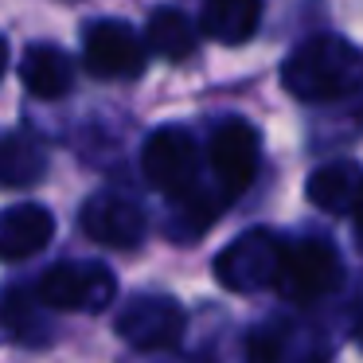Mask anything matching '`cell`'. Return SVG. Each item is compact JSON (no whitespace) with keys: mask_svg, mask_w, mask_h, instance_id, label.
Segmentation results:
<instances>
[{"mask_svg":"<svg viewBox=\"0 0 363 363\" xmlns=\"http://www.w3.org/2000/svg\"><path fill=\"white\" fill-rule=\"evenodd\" d=\"M35 293L59 313H102L118 297V277L102 262H59L40 277Z\"/></svg>","mask_w":363,"mask_h":363,"instance_id":"cell-5","label":"cell"},{"mask_svg":"<svg viewBox=\"0 0 363 363\" xmlns=\"http://www.w3.org/2000/svg\"><path fill=\"white\" fill-rule=\"evenodd\" d=\"M79 227L86 238H94L98 246H110V250H133V246L145 242V211L125 196H113V191H102V196H90L79 211Z\"/></svg>","mask_w":363,"mask_h":363,"instance_id":"cell-9","label":"cell"},{"mask_svg":"<svg viewBox=\"0 0 363 363\" xmlns=\"http://www.w3.org/2000/svg\"><path fill=\"white\" fill-rule=\"evenodd\" d=\"M20 82H24L28 94L51 102V98H63L74 86V63L67 51L51 48V43H35L20 59Z\"/></svg>","mask_w":363,"mask_h":363,"instance_id":"cell-13","label":"cell"},{"mask_svg":"<svg viewBox=\"0 0 363 363\" xmlns=\"http://www.w3.org/2000/svg\"><path fill=\"white\" fill-rule=\"evenodd\" d=\"M340 281H344V262H340L332 242L301 238V242L285 246L281 274H277V293L285 301L313 305V301H324L328 293H336Z\"/></svg>","mask_w":363,"mask_h":363,"instance_id":"cell-3","label":"cell"},{"mask_svg":"<svg viewBox=\"0 0 363 363\" xmlns=\"http://www.w3.org/2000/svg\"><path fill=\"white\" fill-rule=\"evenodd\" d=\"M352 215H355V235H359V238H363V199H359V207H355V211H352Z\"/></svg>","mask_w":363,"mask_h":363,"instance_id":"cell-19","label":"cell"},{"mask_svg":"<svg viewBox=\"0 0 363 363\" xmlns=\"http://www.w3.org/2000/svg\"><path fill=\"white\" fill-rule=\"evenodd\" d=\"M293 336L281 324H262V328L250 332V344H246V363H289L293 355Z\"/></svg>","mask_w":363,"mask_h":363,"instance_id":"cell-17","label":"cell"},{"mask_svg":"<svg viewBox=\"0 0 363 363\" xmlns=\"http://www.w3.org/2000/svg\"><path fill=\"white\" fill-rule=\"evenodd\" d=\"M308 203L328 215H352L363 199V164L355 160H332L320 164L305 184Z\"/></svg>","mask_w":363,"mask_h":363,"instance_id":"cell-11","label":"cell"},{"mask_svg":"<svg viewBox=\"0 0 363 363\" xmlns=\"http://www.w3.org/2000/svg\"><path fill=\"white\" fill-rule=\"evenodd\" d=\"M141 168L145 180L157 191H164L168 199L188 196L199 184V145L188 129L180 125H164L157 133H149L141 149Z\"/></svg>","mask_w":363,"mask_h":363,"instance_id":"cell-6","label":"cell"},{"mask_svg":"<svg viewBox=\"0 0 363 363\" xmlns=\"http://www.w3.org/2000/svg\"><path fill=\"white\" fill-rule=\"evenodd\" d=\"M55 238V219L40 203H12L0 211V262H24L48 250Z\"/></svg>","mask_w":363,"mask_h":363,"instance_id":"cell-10","label":"cell"},{"mask_svg":"<svg viewBox=\"0 0 363 363\" xmlns=\"http://www.w3.org/2000/svg\"><path fill=\"white\" fill-rule=\"evenodd\" d=\"M355 340H359V347H363V316H359V324H355Z\"/></svg>","mask_w":363,"mask_h":363,"instance_id":"cell-20","label":"cell"},{"mask_svg":"<svg viewBox=\"0 0 363 363\" xmlns=\"http://www.w3.org/2000/svg\"><path fill=\"white\" fill-rule=\"evenodd\" d=\"M188 313L168 293H137L113 320V332L137 352H168L184 340Z\"/></svg>","mask_w":363,"mask_h":363,"instance_id":"cell-4","label":"cell"},{"mask_svg":"<svg viewBox=\"0 0 363 363\" xmlns=\"http://www.w3.org/2000/svg\"><path fill=\"white\" fill-rule=\"evenodd\" d=\"M281 86L297 102H340L363 90V51L344 35H313L281 63Z\"/></svg>","mask_w":363,"mask_h":363,"instance_id":"cell-1","label":"cell"},{"mask_svg":"<svg viewBox=\"0 0 363 363\" xmlns=\"http://www.w3.org/2000/svg\"><path fill=\"white\" fill-rule=\"evenodd\" d=\"M48 172V149L32 133H9L0 141V188H32Z\"/></svg>","mask_w":363,"mask_h":363,"instance_id":"cell-14","label":"cell"},{"mask_svg":"<svg viewBox=\"0 0 363 363\" xmlns=\"http://www.w3.org/2000/svg\"><path fill=\"white\" fill-rule=\"evenodd\" d=\"M258 157H262V145H258V129L242 118H227L215 125L211 145H207V164L215 172V184L227 199L242 196L246 188L254 184L258 176Z\"/></svg>","mask_w":363,"mask_h":363,"instance_id":"cell-7","label":"cell"},{"mask_svg":"<svg viewBox=\"0 0 363 363\" xmlns=\"http://www.w3.org/2000/svg\"><path fill=\"white\" fill-rule=\"evenodd\" d=\"M4 71H9V40L0 35V79H4Z\"/></svg>","mask_w":363,"mask_h":363,"instance_id":"cell-18","label":"cell"},{"mask_svg":"<svg viewBox=\"0 0 363 363\" xmlns=\"http://www.w3.org/2000/svg\"><path fill=\"white\" fill-rule=\"evenodd\" d=\"M285 242L266 227H254L246 235H238L230 246H223V254L215 258V277L223 289L230 293H262L277 289V274H281Z\"/></svg>","mask_w":363,"mask_h":363,"instance_id":"cell-2","label":"cell"},{"mask_svg":"<svg viewBox=\"0 0 363 363\" xmlns=\"http://www.w3.org/2000/svg\"><path fill=\"white\" fill-rule=\"evenodd\" d=\"M149 59V43L125 24V20H98L86 28L82 40V63L94 79L118 82V79H137Z\"/></svg>","mask_w":363,"mask_h":363,"instance_id":"cell-8","label":"cell"},{"mask_svg":"<svg viewBox=\"0 0 363 363\" xmlns=\"http://www.w3.org/2000/svg\"><path fill=\"white\" fill-rule=\"evenodd\" d=\"M43 297L32 289H24V285H12L9 293H4V301H0V324L9 328L12 340H20V344H48L51 340V324L48 316H43Z\"/></svg>","mask_w":363,"mask_h":363,"instance_id":"cell-15","label":"cell"},{"mask_svg":"<svg viewBox=\"0 0 363 363\" xmlns=\"http://www.w3.org/2000/svg\"><path fill=\"white\" fill-rule=\"evenodd\" d=\"M145 43H149L152 55L168 59V63H180L196 51V24H191L184 12L176 9H157L145 24Z\"/></svg>","mask_w":363,"mask_h":363,"instance_id":"cell-16","label":"cell"},{"mask_svg":"<svg viewBox=\"0 0 363 363\" xmlns=\"http://www.w3.org/2000/svg\"><path fill=\"white\" fill-rule=\"evenodd\" d=\"M262 24V0H203L199 9V32L207 40L235 48L246 43Z\"/></svg>","mask_w":363,"mask_h":363,"instance_id":"cell-12","label":"cell"}]
</instances>
